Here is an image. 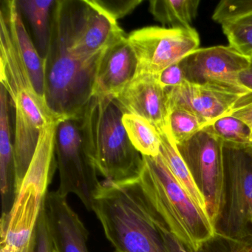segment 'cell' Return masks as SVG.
I'll use <instances>...</instances> for the list:
<instances>
[{
	"label": "cell",
	"instance_id": "83f0119b",
	"mask_svg": "<svg viewBox=\"0 0 252 252\" xmlns=\"http://www.w3.org/2000/svg\"><path fill=\"white\" fill-rule=\"evenodd\" d=\"M44 205V204H43ZM54 248L51 241L47 223L45 210L42 206V212L38 220L36 231L32 239L29 252H54Z\"/></svg>",
	"mask_w": 252,
	"mask_h": 252
},
{
	"label": "cell",
	"instance_id": "f546056e",
	"mask_svg": "<svg viewBox=\"0 0 252 252\" xmlns=\"http://www.w3.org/2000/svg\"><path fill=\"white\" fill-rule=\"evenodd\" d=\"M244 122L252 135V93H248L240 97L237 104L228 114Z\"/></svg>",
	"mask_w": 252,
	"mask_h": 252
},
{
	"label": "cell",
	"instance_id": "5bb4252c",
	"mask_svg": "<svg viewBox=\"0 0 252 252\" xmlns=\"http://www.w3.org/2000/svg\"><path fill=\"white\" fill-rule=\"evenodd\" d=\"M138 60L127 36H123L106 50L97 69L94 95L116 98L135 78Z\"/></svg>",
	"mask_w": 252,
	"mask_h": 252
},
{
	"label": "cell",
	"instance_id": "4dcf8cb0",
	"mask_svg": "<svg viewBox=\"0 0 252 252\" xmlns=\"http://www.w3.org/2000/svg\"><path fill=\"white\" fill-rule=\"evenodd\" d=\"M159 228L161 231L163 240L166 243V247L169 252H194L189 250L185 245L183 244L178 239H177L172 233L165 226L163 222L159 220Z\"/></svg>",
	"mask_w": 252,
	"mask_h": 252
},
{
	"label": "cell",
	"instance_id": "4316f807",
	"mask_svg": "<svg viewBox=\"0 0 252 252\" xmlns=\"http://www.w3.org/2000/svg\"><path fill=\"white\" fill-rule=\"evenodd\" d=\"M94 1L100 8L116 21L130 14L138 5L142 2L141 0H94Z\"/></svg>",
	"mask_w": 252,
	"mask_h": 252
},
{
	"label": "cell",
	"instance_id": "30bf717a",
	"mask_svg": "<svg viewBox=\"0 0 252 252\" xmlns=\"http://www.w3.org/2000/svg\"><path fill=\"white\" fill-rule=\"evenodd\" d=\"M125 36L117 21L94 0H69L70 49L86 63L98 61L109 46Z\"/></svg>",
	"mask_w": 252,
	"mask_h": 252
},
{
	"label": "cell",
	"instance_id": "44dd1931",
	"mask_svg": "<svg viewBox=\"0 0 252 252\" xmlns=\"http://www.w3.org/2000/svg\"><path fill=\"white\" fill-rule=\"evenodd\" d=\"M122 121L131 143L141 156L160 155V134L150 122L129 113H124Z\"/></svg>",
	"mask_w": 252,
	"mask_h": 252
},
{
	"label": "cell",
	"instance_id": "d6986e66",
	"mask_svg": "<svg viewBox=\"0 0 252 252\" xmlns=\"http://www.w3.org/2000/svg\"><path fill=\"white\" fill-rule=\"evenodd\" d=\"M160 134V156L180 185L189 194L196 204L206 212V201L194 184L191 173L177 149L176 144L168 132Z\"/></svg>",
	"mask_w": 252,
	"mask_h": 252
},
{
	"label": "cell",
	"instance_id": "484cf974",
	"mask_svg": "<svg viewBox=\"0 0 252 252\" xmlns=\"http://www.w3.org/2000/svg\"><path fill=\"white\" fill-rule=\"evenodd\" d=\"M198 252H252V238L235 240L215 234L202 246Z\"/></svg>",
	"mask_w": 252,
	"mask_h": 252
},
{
	"label": "cell",
	"instance_id": "d4e9b609",
	"mask_svg": "<svg viewBox=\"0 0 252 252\" xmlns=\"http://www.w3.org/2000/svg\"><path fill=\"white\" fill-rule=\"evenodd\" d=\"M252 14V0H222L214 11L212 19L220 25Z\"/></svg>",
	"mask_w": 252,
	"mask_h": 252
},
{
	"label": "cell",
	"instance_id": "3957f363",
	"mask_svg": "<svg viewBox=\"0 0 252 252\" xmlns=\"http://www.w3.org/2000/svg\"><path fill=\"white\" fill-rule=\"evenodd\" d=\"M124 113L115 98L94 95L77 119L85 153L105 181L137 179L142 170L143 156L128 137Z\"/></svg>",
	"mask_w": 252,
	"mask_h": 252
},
{
	"label": "cell",
	"instance_id": "8fae6325",
	"mask_svg": "<svg viewBox=\"0 0 252 252\" xmlns=\"http://www.w3.org/2000/svg\"><path fill=\"white\" fill-rule=\"evenodd\" d=\"M186 82L215 91L243 95L238 76L248 67L249 58L231 46L197 48L179 62Z\"/></svg>",
	"mask_w": 252,
	"mask_h": 252
},
{
	"label": "cell",
	"instance_id": "e0dca14e",
	"mask_svg": "<svg viewBox=\"0 0 252 252\" xmlns=\"http://www.w3.org/2000/svg\"><path fill=\"white\" fill-rule=\"evenodd\" d=\"M12 182H14V144L11 143L8 111V94L2 85L0 88V189L2 213L11 210Z\"/></svg>",
	"mask_w": 252,
	"mask_h": 252
},
{
	"label": "cell",
	"instance_id": "2e32d148",
	"mask_svg": "<svg viewBox=\"0 0 252 252\" xmlns=\"http://www.w3.org/2000/svg\"><path fill=\"white\" fill-rule=\"evenodd\" d=\"M0 14L6 20L14 42L30 75L35 91L45 100V59L42 58L38 52L35 43L26 30L17 1H2Z\"/></svg>",
	"mask_w": 252,
	"mask_h": 252
},
{
	"label": "cell",
	"instance_id": "cb8c5ba5",
	"mask_svg": "<svg viewBox=\"0 0 252 252\" xmlns=\"http://www.w3.org/2000/svg\"><path fill=\"white\" fill-rule=\"evenodd\" d=\"M221 26L229 46L242 55L252 58V14Z\"/></svg>",
	"mask_w": 252,
	"mask_h": 252
},
{
	"label": "cell",
	"instance_id": "5b68a950",
	"mask_svg": "<svg viewBox=\"0 0 252 252\" xmlns=\"http://www.w3.org/2000/svg\"><path fill=\"white\" fill-rule=\"evenodd\" d=\"M61 121L45 125L26 176L1 218L0 252H29L48 189L57 167L56 133Z\"/></svg>",
	"mask_w": 252,
	"mask_h": 252
},
{
	"label": "cell",
	"instance_id": "6da1fadb",
	"mask_svg": "<svg viewBox=\"0 0 252 252\" xmlns=\"http://www.w3.org/2000/svg\"><path fill=\"white\" fill-rule=\"evenodd\" d=\"M138 178L101 181L93 199V211L115 252H169L158 217L147 203Z\"/></svg>",
	"mask_w": 252,
	"mask_h": 252
},
{
	"label": "cell",
	"instance_id": "d6a6232c",
	"mask_svg": "<svg viewBox=\"0 0 252 252\" xmlns=\"http://www.w3.org/2000/svg\"><path fill=\"white\" fill-rule=\"evenodd\" d=\"M54 252H56V251H55V250H54Z\"/></svg>",
	"mask_w": 252,
	"mask_h": 252
},
{
	"label": "cell",
	"instance_id": "ac0fdd59",
	"mask_svg": "<svg viewBox=\"0 0 252 252\" xmlns=\"http://www.w3.org/2000/svg\"><path fill=\"white\" fill-rule=\"evenodd\" d=\"M17 5L32 26L38 52L45 59L51 34V17L56 0H18Z\"/></svg>",
	"mask_w": 252,
	"mask_h": 252
},
{
	"label": "cell",
	"instance_id": "9a60e30c",
	"mask_svg": "<svg viewBox=\"0 0 252 252\" xmlns=\"http://www.w3.org/2000/svg\"><path fill=\"white\" fill-rule=\"evenodd\" d=\"M167 90L169 112L182 108L204 121L207 125L228 114L242 95L215 91L185 82Z\"/></svg>",
	"mask_w": 252,
	"mask_h": 252
},
{
	"label": "cell",
	"instance_id": "f1b7e54d",
	"mask_svg": "<svg viewBox=\"0 0 252 252\" xmlns=\"http://www.w3.org/2000/svg\"><path fill=\"white\" fill-rule=\"evenodd\" d=\"M159 83L164 89H171L181 86L186 82L184 71L179 63L169 66L158 76Z\"/></svg>",
	"mask_w": 252,
	"mask_h": 252
},
{
	"label": "cell",
	"instance_id": "ffe728a7",
	"mask_svg": "<svg viewBox=\"0 0 252 252\" xmlns=\"http://www.w3.org/2000/svg\"><path fill=\"white\" fill-rule=\"evenodd\" d=\"M200 0H152L150 11L155 20L173 29H189L197 14Z\"/></svg>",
	"mask_w": 252,
	"mask_h": 252
},
{
	"label": "cell",
	"instance_id": "9c48e42d",
	"mask_svg": "<svg viewBox=\"0 0 252 252\" xmlns=\"http://www.w3.org/2000/svg\"><path fill=\"white\" fill-rule=\"evenodd\" d=\"M127 39L138 60L137 74L157 76L200 45L198 33L191 27L143 28L129 33Z\"/></svg>",
	"mask_w": 252,
	"mask_h": 252
},
{
	"label": "cell",
	"instance_id": "277c9868",
	"mask_svg": "<svg viewBox=\"0 0 252 252\" xmlns=\"http://www.w3.org/2000/svg\"><path fill=\"white\" fill-rule=\"evenodd\" d=\"M143 160L138 181L147 203L169 232L198 252L216 234L207 212L180 185L160 155L143 156Z\"/></svg>",
	"mask_w": 252,
	"mask_h": 252
},
{
	"label": "cell",
	"instance_id": "603a6c76",
	"mask_svg": "<svg viewBox=\"0 0 252 252\" xmlns=\"http://www.w3.org/2000/svg\"><path fill=\"white\" fill-rule=\"evenodd\" d=\"M215 135L223 142L247 145L252 144V135L249 126L230 115H225L209 124Z\"/></svg>",
	"mask_w": 252,
	"mask_h": 252
},
{
	"label": "cell",
	"instance_id": "7402d4cb",
	"mask_svg": "<svg viewBox=\"0 0 252 252\" xmlns=\"http://www.w3.org/2000/svg\"><path fill=\"white\" fill-rule=\"evenodd\" d=\"M207 124L196 115L182 108H173L169 112L168 127L175 144L191 138Z\"/></svg>",
	"mask_w": 252,
	"mask_h": 252
},
{
	"label": "cell",
	"instance_id": "7c38bea8",
	"mask_svg": "<svg viewBox=\"0 0 252 252\" xmlns=\"http://www.w3.org/2000/svg\"><path fill=\"white\" fill-rule=\"evenodd\" d=\"M115 99L124 113L144 118L159 133L169 131L167 90L160 85L157 76L137 74Z\"/></svg>",
	"mask_w": 252,
	"mask_h": 252
},
{
	"label": "cell",
	"instance_id": "7a4b0ae2",
	"mask_svg": "<svg viewBox=\"0 0 252 252\" xmlns=\"http://www.w3.org/2000/svg\"><path fill=\"white\" fill-rule=\"evenodd\" d=\"M101 58L86 63L73 55L69 39V0H56L45 58V98L57 119H77L81 116L93 97Z\"/></svg>",
	"mask_w": 252,
	"mask_h": 252
},
{
	"label": "cell",
	"instance_id": "8992f818",
	"mask_svg": "<svg viewBox=\"0 0 252 252\" xmlns=\"http://www.w3.org/2000/svg\"><path fill=\"white\" fill-rule=\"evenodd\" d=\"M223 191L216 234L225 238H252V144L222 141Z\"/></svg>",
	"mask_w": 252,
	"mask_h": 252
},
{
	"label": "cell",
	"instance_id": "4fadbf2b",
	"mask_svg": "<svg viewBox=\"0 0 252 252\" xmlns=\"http://www.w3.org/2000/svg\"><path fill=\"white\" fill-rule=\"evenodd\" d=\"M44 210L54 250L57 252H89V232L67 197L50 191L44 202Z\"/></svg>",
	"mask_w": 252,
	"mask_h": 252
},
{
	"label": "cell",
	"instance_id": "ba28073f",
	"mask_svg": "<svg viewBox=\"0 0 252 252\" xmlns=\"http://www.w3.org/2000/svg\"><path fill=\"white\" fill-rule=\"evenodd\" d=\"M56 156L60 174L57 191L66 197L74 194L91 212L94 194L101 181L85 153L77 119H64L59 124L56 133Z\"/></svg>",
	"mask_w": 252,
	"mask_h": 252
},
{
	"label": "cell",
	"instance_id": "52a82bcc",
	"mask_svg": "<svg viewBox=\"0 0 252 252\" xmlns=\"http://www.w3.org/2000/svg\"><path fill=\"white\" fill-rule=\"evenodd\" d=\"M176 147L204 197L206 212L215 227L223 191L222 141L207 125Z\"/></svg>",
	"mask_w": 252,
	"mask_h": 252
},
{
	"label": "cell",
	"instance_id": "1f68e13d",
	"mask_svg": "<svg viewBox=\"0 0 252 252\" xmlns=\"http://www.w3.org/2000/svg\"><path fill=\"white\" fill-rule=\"evenodd\" d=\"M239 83L243 89L252 93V58H249V64L238 76Z\"/></svg>",
	"mask_w": 252,
	"mask_h": 252
}]
</instances>
